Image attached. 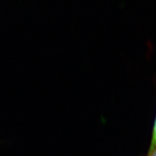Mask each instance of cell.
I'll list each match as a JSON object with an SVG mask.
<instances>
[{"mask_svg":"<svg viewBox=\"0 0 156 156\" xmlns=\"http://www.w3.org/2000/svg\"><path fill=\"white\" fill-rule=\"evenodd\" d=\"M156 147V116L154 120V128H153V133H152V139H151L150 146L148 149L152 148H155Z\"/></svg>","mask_w":156,"mask_h":156,"instance_id":"6da1fadb","label":"cell"},{"mask_svg":"<svg viewBox=\"0 0 156 156\" xmlns=\"http://www.w3.org/2000/svg\"><path fill=\"white\" fill-rule=\"evenodd\" d=\"M145 156H156V147L155 148H152V149H148Z\"/></svg>","mask_w":156,"mask_h":156,"instance_id":"7a4b0ae2","label":"cell"}]
</instances>
